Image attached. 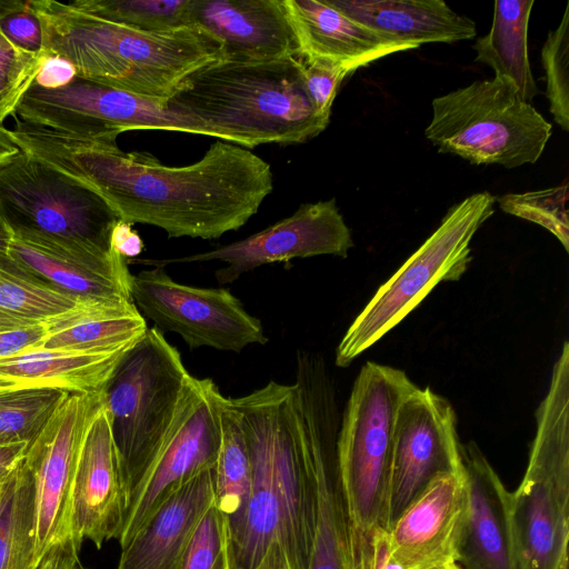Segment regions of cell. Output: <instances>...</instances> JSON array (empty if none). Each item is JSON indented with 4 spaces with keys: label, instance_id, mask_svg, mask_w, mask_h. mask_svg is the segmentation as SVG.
Returning a JSON list of instances; mask_svg holds the SVG:
<instances>
[{
    "label": "cell",
    "instance_id": "32",
    "mask_svg": "<svg viewBox=\"0 0 569 569\" xmlns=\"http://www.w3.org/2000/svg\"><path fill=\"white\" fill-rule=\"evenodd\" d=\"M69 3L91 16L141 31L167 32L191 26L190 0H76Z\"/></svg>",
    "mask_w": 569,
    "mask_h": 569
},
{
    "label": "cell",
    "instance_id": "22",
    "mask_svg": "<svg viewBox=\"0 0 569 569\" xmlns=\"http://www.w3.org/2000/svg\"><path fill=\"white\" fill-rule=\"evenodd\" d=\"M303 423L316 489V525L309 569H347V520L336 459L338 411L328 398L302 401Z\"/></svg>",
    "mask_w": 569,
    "mask_h": 569
},
{
    "label": "cell",
    "instance_id": "46",
    "mask_svg": "<svg viewBox=\"0 0 569 569\" xmlns=\"http://www.w3.org/2000/svg\"><path fill=\"white\" fill-rule=\"evenodd\" d=\"M20 151L11 136V130L0 126V163L18 154Z\"/></svg>",
    "mask_w": 569,
    "mask_h": 569
},
{
    "label": "cell",
    "instance_id": "5",
    "mask_svg": "<svg viewBox=\"0 0 569 569\" xmlns=\"http://www.w3.org/2000/svg\"><path fill=\"white\" fill-rule=\"evenodd\" d=\"M536 436L525 475L509 495L519 569H568L569 342L557 359L536 411Z\"/></svg>",
    "mask_w": 569,
    "mask_h": 569
},
{
    "label": "cell",
    "instance_id": "38",
    "mask_svg": "<svg viewBox=\"0 0 569 569\" xmlns=\"http://www.w3.org/2000/svg\"><path fill=\"white\" fill-rule=\"evenodd\" d=\"M301 62L302 78L311 103L318 114L330 120L331 107L338 89L350 72L322 60H301Z\"/></svg>",
    "mask_w": 569,
    "mask_h": 569
},
{
    "label": "cell",
    "instance_id": "23",
    "mask_svg": "<svg viewBox=\"0 0 569 569\" xmlns=\"http://www.w3.org/2000/svg\"><path fill=\"white\" fill-rule=\"evenodd\" d=\"M299 59L322 60L350 73L380 58L413 46L358 23L326 0H282Z\"/></svg>",
    "mask_w": 569,
    "mask_h": 569
},
{
    "label": "cell",
    "instance_id": "43",
    "mask_svg": "<svg viewBox=\"0 0 569 569\" xmlns=\"http://www.w3.org/2000/svg\"><path fill=\"white\" fill-rule=\"evenodd\" d=\"M132 224L118 220L111 231V249L126 260L134 259L143 249V241Z\"/></svg>",
    "mask_w": 569,
    "mask_h": 569
},
{
    "label": "cell",
    "instance_id": "27",
    "mask_svg": "<svg viewBox=\"0 0 569 569\" xmlns=\"http://www.w3.org/2000/svg\"><path fill=\"white\" fill-rule=\"evenodd\" d=\"M148 328L133 302L88 300L50 320L48 333L39 349L119 352L131 347Z\"/></svg>",
    "mask_w": 569,
    "mask_h": 569
},
{
    "label": "cell",
    "instance_id": "36",
    "mask_svg": "<svg viewBox=\"0 0 569 569\" xmlns=\"http://www.w3.org/2000/svg\"><path fill=\"white\" fill-rule=\"evenodd\" d=\"M47 57L43 50L30 52L16 47L0 31V126L14 116Z\"/></svg>",
    "mask_w": 569,
    "mask_h": 569
},
{
    "label": "cell",
    "instance_id": "12",
    "mask_svg": "<svg viewBox=\"0 0 569 569\" xmlns=\"http://www.w3.org/2000/svg\"><path fill=\"white\" fill-rule=\"evenodd\" d=\"M223 395L211 379L191 375L176 419L151 465L128 498L120 548L183 485L214 468L220 446Z\"/></svg>",
    "mask_w": 569,
    "mask_h": 569
},
{
    "label": "cell",
    "instance_id": "3",
    "mask_svg": "<svg viewBox=\"0 0 569 569\" xmlns=\"http://www.w3.org/2000/svg\"><path fill=\"white\" fill-rule=\"evenodd\" d=\"M42 50L70 61L77 77L168 101L182 81L221 60V43L196 24L149 32L86 13L69 2L31 0Z\"/></svg>",
    "mask_w": 569,
    "mask_h": 569
},
{
    "label": "cell",
    "instance_id": "6",
    "mask_svg": "<svg viewBox=\"0 0 569 569\" xmlns=\"http://www.w3.org/2000/svg\"><path fill=\"white\" fill-rule=\"evenodd\" d=\"M415 387L403 370L372 361L366 362L355 379L336 440L339 489L351 531L387 529L395 421Z\"/></svg>",
    "mask_w": 569,
    "mask_h": 569
},
{
    "label": "cell",
    "instance_id": "29",
    "mask_svg": "<svg viewBox=\"0 0 569 569\" xmlns=\"http://www.w3.org/2000/svg\"><path fill=\"white\" fill-rule=\"evenodd\" d=\"M220 426L221 446L212 469V479L214 507L222 519L230 555L243 529L252 476L249 450L238 413L224 396L220 403Z\"/></svg>",
    "mask_w": 569,
    "mask_h": 569
},
{
    "label": "cell",
    "instance_id": "45",
    "mask_svg": "<svg viewBox=\"0 0 569 569\" xmlns=\"http://www.w3.org/2000/svg\"><path fill=\"white\" fill-rule=\"evenodd\" d=\"M28 447L27 442L0 445V486L22 462Z\"/></svg>",
    "mask_w": 569,
    "mask_h": 569
},
{
    "label": "cell",
    "instance_id": "47",
    "mask_svg": "<svg viewBox=\"0 0 569 569\" xmlns=\"http://www.w3.org/2000/svg\"><path fill=\"white\" fill-rule=\"evenodd\" d=\"M28 1L21 0H0V20L8 14L24 9Z\"/></svg>",
    "mask_w": 569,
    "mask_h": 569
},
{
    "label": "cell",
    "instance_id": "49",
    "mask_svg": "<svg viewBox=\"0 0 569 569\" xmlns=\"http://www.w3.org/2000/svg\"><path fill=\"white\" fill-rule=\"evenodd\" d=\"M7 233V228L2 220L0 219V239Z\"/></svg>",
    "mask_w": 569,
    "mask_h": 569
},
{
    "label": "cell",
    "instance_id": "41",
    "mask_svg": "<svg viewBox=\"0 0 569 569\" xmlns=\"http://www.w3.org/2000/svg\"><path fill=\"white\" fill-rule=\"evenodd\" d=\"M48 333V322L0 328V359L39 349Z\"/></svg>",
    "mask_w": 569,
    "mask_h": 569
},
{
    "label": "cell",
    "instance_id": "16",
    "mask_svg": "<svg viewBox=\"0 0 569 569\" xmlns=\"http://www.w3.org/2000/svg\"><path fill=\"white\" fill-rule=\"evenodd\" d=\"M353 246L350 229L332 198L302 203L290 217L246 239L209 251L168 259L134 258L127 262L164 268L172 263L220 260L228 263L216 271L218 282L223 284L269 263L321 254L346 258Z\"/></svg>",
    "mask_w": 569,
    "mask_h": 569
},
{
    "label": "cell",
    "instance_id": "51",
    "mask_svg": "<svg viewBox=\"0 0 569 569\" xmlns=\"http://www.w3.org/2000/svg\"><path fill=\"white\" fill-rule=\"evenodd\" d=\"M0 391H4V390L2 389V387H1V385H0Z\"/></svg>",
    "mask_w": 569,
    "mask_h": 569
},
{
    "label": "cell",
    "instance_id": "2",
    "mask_svg": "<svg viewBox=\"0 0 569 569\" xmlns=\"http://www.w3.org/2000/svg\"><path fill=\"white\" fill-rule=\"evenodd\" d=\"M228 400L240 420L252 476L243 529L230 553L231 569H258L271 557L289 569H309L316 489L300 387L270 381Z\"/></svg>",
    "mask_w": 569,
    "mask_h": 569
},
{
    "label": "cell",
    "instance_id": "28",
    "mask_svg": "<svg viewBox=\"0 0 569 569\" xmlns=\"http://www.w3.org/2000/svg\"><path fill=\"white\" fill-rule=\"evenodd\" d=\"M533 4V0L496 1L489 32L473 44L475 61L489 66L495 78L512 83L529 103L540 92L528 58V26Z\"/></svg>",
    "mask_w": 569,
    "mask_h": 569
},
{
    "label": "cell",
    "instance_id": "18",
    "mask_svg": "<svg viewBox=\"0 0 569 569\" xmlns=\"http://www.w3.org/2000/svg\"><path fill=\"white\" fill-rule=\"evenodd\" d=\"M126 492L104 401L90 420L79 451L71 503V535L81 549L120 536Z\"/></svg>",
    "mask_w": 569,
    "mask_h": 569
},
{
    "label": "cell",
    "instance_id": "30",
    "mask_svg": "<svg viewBox=\"0 0 569 569\" xmlns=\"http://www.w3.org/2000/svg\"><path fill=\"white\" fill-rule=\"evenodd\" d=\"M84 301L22 270L0 253V328L49 322Z\"/></svg>",
    "mask_w": 569,
    "mask_h": 569
},
{
    "label": "cell",
    "instance_id": "48",
    "mask_svg": "<svg viewBox=\"0 0 569 569\" xmlns=\"http://www.w3.org/2000/svg\"><path fill=\"white\" fill-rule=\"evenodd\" d=\"M258 569H289L283 562L279 560H267L262 562Z\"/></svg>",
    "mask_w": 569,
    "mask_h": 569
},
{
    "label": "cell",
    "instance_id": "20",
    "mask_svg": "<svg viewBox=\"0 0 569 569\" xmlns=\"http://www.w3.org/2000/svg\"><path fill=\"white\" fill-rule=\"evenodd\" d=\"M468 489L460 569H519L512 537L509 495L500 477L475 441L461 443Z\"/></svg>",
    "mask_w": 569,
    "mask_h": 569
},
{
    "label": "cell",
    "instance_id": "26",
    "mask_svg": "<svg viewBox=\"0 0 569 569\" xmlns=\"http://www.w3.org/2000/svg\"><path fill=\"white\" fill-rule=\"evenodd\" d=\"M124 352L33 349L0 359V385L3 390L47 388L69 393L100 391Z\"/></svg>",
    "mask_w": 569,
    "mask_h": 569
},
{
    "label": "cell",
    "instance_id": "4",
    "mask_svg": "<svg viewBox=\"0 0 569 569\" xmlns=\"http://www.w3.org/2000/svg\"><path fill=\"white\" fill-rule=\"evenodd\" d=\"M167 103L243 148L301 143L330 122L315 110L296 57L213 61L188 76Z\"/></svg>",
    "mask_w": 569,
    "mask_h": 569
},
{
    "label": "cell",
    "instance_id": "21",
    "mask_svg": "<svg viewBox=\"0 0 569 569\" xmlns=\"http://www.w3.org/2000/svg\"><path fill=\"white\" fill-rule=\"evenodd\" d=\"M189 21L221 43V60L299 58L282 0H190Z\"/></svg>",
    "mask_w": 569,
    "mask_h": 569
},
{
    "label": "cell",
    "instance_id": "37",
    "mask_svg": "<svg viewBox=\"0 0 569 569\" xmlns=\"http://www.w3.org/2000/svg\"><path fill=\"white\" fill-rule=\"evenodd\" d=\"M181 569H231L223 523L214 502L201 519Z\"/></svg>",
    "mask_w": 569,
    "mask_h": 569
},
{
    "label": "cell",
    "instance_id": "17",
    "mask_svg": "<svg viewBox=\"0 0 569 569\" xmlns=\"http://www.w3.org/2000/svg\"><path fill=\"white\" fill-rule=\"evenodd\" d=\"M467 510L465 470L438 476L386 529L390 558L400 569L457 566Z\"/></svg>",
    "mask_w": 569,
    "mask_h": 569
},
{
    "label": "cell",
    "instance_id": "24",
    "mask_svg": "<svg viewBox=\"0 0 569 569\" xmlns=\"http://www.w3.org/2000/svg\"><path fill=\"white\" fill-rule=\"evenodd\" d=\"M214 502L212 469L171 495L121 548L117 569H181L192 537Z\"/></svg>",
    "mask_w": 569,
    "mask_h": 569
},
{
    "label": "cell",
    "instance_id": "33",
    "mask_svg": "<svg viewBox=\"0 0 569 569\" xmlns=\"http://www.w3.org/2000/svg\"><path fill=\"white\" fill-rule=\"evenodd\" d=\"M68 393L47 388L0 391V445H30Z\"/></svg>",
    "mask_w": 569,
    "mask_h": 569
},
{
    "label": "cell",
    "instance_id": "25",
    "mask_svg": "<svg viewBox=\"0 0 569 569\" xmlns=\"http://www.w3.org/2000/svg\"><path fill=\"white\" fill-rule=\"evenodd\" d=\"M351 20L415 48L477 34L476 23L441 0H326Z\"/></svg>",
    "mask_w": 569,
    "mask_h": 569
},
{
    "label": "cell",
    "instance_id": "52",
    "mask_svg": "<svg viewBox=\"0 0 569 569\" xmlns=\"http://www.w3.org/2000/svg\"><path fill=\"white\" fill-rule=\"evenodd\" d=\"M78 569H86V568H81V567H79Z\"/></svg>",
    "mask_w": 569,
    "mask_h": 569
},
{
    "label": "cell",
    "instance_id": "40",
    "mask_svg": "<svg viewBox=\"0 0 569 569\" xmlns=\"http://www.w3.org/2000/svg\"><path fill=\"white\" fill-rule=\"evenodd\" d=\"M0 31L16 47L30 52L42 50V30L36 14L29 8L6 16L0 20Z\"/></svg>",
    "mask_w": 569,
    "mask_h": 569
},
{
    "label": "cell",
    "instance_id": "34",
    "mask_svg": "<svg viewBox=\"0 0 569 569\" xmlns=\"http://www.w3.org/2000/svg\"><path fill=\"white\" fill-rule=\"evenodd\" d=\"M568 182L538 191L507 193L497 198L506 213L535 222L551 232L569 251Z\"/></svg>",
    "mask_w": 569,
    "mask_h": 569
},
{
    "label": "cell",
    "instance_id": "9",
    "mask_svg": "<svg viewBox=\"0 0 569 569\" xmlns=\"http://www.w3.org/2000/svg\"><path fill=\"white\" fill-rule=\"evenodd\" d=\"M495 203L490 192L480 191L448 210L436 231L379 287L347 329L336 349L338 367L350 366L439 282L460 279L471 261V240L495 212Z\"/></svg>",
    "mask_w": 569,
    "mask_h": 569
},
{
    "label": "cell",
    "instance_id": "8",
    "mask_svg": "<svg viewBox=\"0 0 569 569\" xmlns=\"http://www.w3.org/2000/svg\"><path fill=\"white\" fill-rule=\"evenodd\" d=\"M551 132V123L520 98L515 86L498 78L435 98L425 131L439 152L507 169L537 162Z\"/></svg>",
    "mask_w": 569,
    "mask_h": 569
},
{
    "label": "cell",
    "instance_id": "31",
    "mask_svg": "<svg viewBox=\"0 0 569 569\" xmlns=\"http://www.w3.org/2000/svg\"><path fill=\"white\" fill-rule=\"evenodd\" d=\"M0 569H37L34 487L23 460L0 486Z\"/></svg>",
    "mask_w": 569,
    "mask_h": 569
},
{
    "label": "cell",
    "instance_id": "11",
    "mask_svg": "<svg viewBox=\"0 0 569 569\" xmlns=\"http://www.w3.org/2000/svg\"><path fill=\"white\" fill-rule=\"evenodd\" d=\"M66 134L117 142L129 130H167L214 137L203 122L169 108L167 101L76 77L47 90L32 84L13 116Z\"/></svg>",
    "mask_w": 569,
    "mask_h": 569
},
{
    "label": "cell",
    "instance_id": "50",
    "mask_svg": "<svg viewBox=\"0 0 569 569\" xmlns=\"http://www.w3.org/2000/svg\"><path fill=\"white\" fill-rule=\"evenodd\" d=\"M450 569H460V567H459V565H457V566H455V567H452Z\"/></svg>",
    "mask_w": 569,
    "mask_h": 569
},
{
    "label": "cell",
    "instance_id": "44",
    "mask_svg": "<svg viewBox=\"0 0 569 569\" xmlns=\"http://www.w3.org/2000/svg\"><path fill=\"white\" fill-rule=\"evenodd\" d=\"M80 548L72 538L51 547L37 569H78Z\"/></svg>",
    "mask_w": 569,
    "mask_h": 569
},
{
    "label": "cell",
    "instance_id": "39",
    "mask_svg": "<svg viewBox=\"0 0 569 569\" xmlns=\"http://www.w3.org/2000/svg\"><path fill=\"white\" fill-rule=\"evenodd\" d=\"M345 557L347 569H400L389 556L386 530L382 528L360 533L347 527Z\"/></svg>",
    "mask_w": 569,
    "mask_h": 569
},
{
    "label": "cell",
    "instance_id": "1",
    "mask_svg": "<svg viewBox=\"0 0 569 569\" xmlns=\"http://www.w3.org/2000/svg\"><path fill=\"white\" fill-rule=\"evenodd\" d=\"M21 151L84 184L120 220L164 230L169 238L204 240L238 230L273 189L270 164L247 148L219 140L197 162L162 164L117 142L66 134L14 118Z\"/></svg>",
    "mask_w": 569,
    "mask_h": 569
},
{
    "label": "cell",
    "instance_id": "13",
    "mask_svg": "<svg viewBox=\"0 0 569 569\" xmlns=\"http://www.w3.org/2000/svg\"><path fill=\"white\" fill-rule=\"evenodd\" d=\"M131 297L154 328L162 333H177L190 349L210 347L240 352L251 345L268 342L261 321L229 290L179 283L164 268L132 274Z\"/></svg>",
    "mask_w": 569,
    "mask_h": 569
},
{
    "label": "cell",
    "instance_id": "14",
    "mask_svg": "<svg viewBox=\"0 0 569 569\" xmlns=\"http://www.w3.org/2000/svg\"><path fill=\"white\" fill-rule=\"evenodd\" d=\"M104 401L103 389L68 393L29 445L23 462L34 487V558L71 535L72 489L86 429Z\"/></svg>",
    "mask_w": 569,
    "mask_h": 569
},
{
    "label": "cell",
    "instance_id": "15",
    "mask_svg": "<svg viewBox=\"0 0 569 569\" xmlns=\"http://www.w3.org/2000/svg\"><path fill=\"white\" fill-rule=\"evenodd\" d=\"M460 446L451 403L430 388L416 386L402 400L395 421L387 528L435 478L463 471Z\"/></svg>",
    "mask_w": 569,
    "mask_h": 569
},
{
    "label": "cell",
    "instance_id": "7",
    "mask_svg": "<svg viewBox=\"0 0 569 569\" xmlns=\"http://www.w3.org/2000/svg\"><path fill=\"white\" fill-rule=\"evenodd\" d=\"M190 377L178 349L151 327L126 350L107 382L104 405L126 501L162 446Z\"/></svg>",
    "mask_w": 569,
    "mask_h": 569
},
{
    "label": "cell",
    "instance_id": "35",
    "mask_svg": "<svg viewBox=\"0 0 569 569\" xmlns=\"http://www.w3.org/2000/svg\"><path fill=\"white\" fill-rule=\"evenodd\" d=\"M546 96L555 121L569 131V2L559 26L548 32L541 49Z\"/></svg>",
    "mask_w": 569,
    "mask_h": 569
},
{
    "label": "cell",
    "instance_id": "10",
    "mask_svg": "<svg viewBox=\"0 0 569 569\" xmlns=\"http://www.w3.org/2000/svg\"><path fill=\"white\" fill-rule=\"evenodd\" d=\"M0 219L20 237L112 251L118 216L94 191L20 151L0 163Z\"/></svg>",
    "mask_w": 569,
    "mask_h": 569
},
{
    "label": "cell",
    "instance_id": "42",
    "mask_svg": "<svg viewBox=\"0 0 569 569\" xmlns=\"http://www.w3.org/2000/svg\"><path fill=\"white\" fill-rule=\"evenodd\" d=\"M77 77L74 66L57 56H48L43 61L34 84L47 90H54L68 86Z\"/></svg>",
    "mask_w": 569,
    "mask_h": 569
},
{
    "label": "cell",
    "instance_id": "19",
    "mask_svg": "<svg viewBox=\"0 0 569 569\" xmlns=\"http://www.w3.org/2000/svg\"><path fill=\"white\" fill-rule=\"evenodd\" d=\"M0 253L32 276L83 300L133 302L132 274L117 252L71 247L8 231Z\"/></svg>",
    "mask_w": 569,
    "mask_h": 569
}]
</instances>
